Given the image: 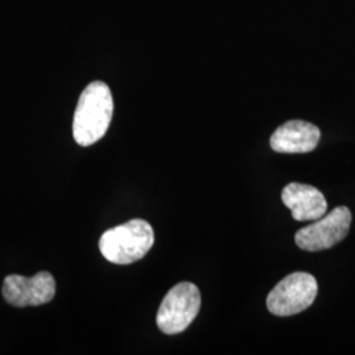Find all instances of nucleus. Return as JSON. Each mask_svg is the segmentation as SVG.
<instances>
[{"label":"nucleus","instance_id":"obj_3","mask_svg":"<svg viewBox=\"0 0 355 355\" xmlns=\"http://www.w3.org/2000/svg\"><path fill=\"white\" fill-rule=\"evenodd\" d=\"M202 305L199 288L189 283H179L167 292L157 313V325L165 334H178L187 329L196 318Z\"/></svg>","mask_w":355,"mask_h":355},{"label":"nucleus","instance_id":"obj_8","mask_svg":"<svg viewBox=\"0 0 355 355\" xmlns=\"http://www.w3.org/2000/svg\"><path fill=\"white\" fill-rule=\"evenodd\" d=\"M282 200L296 221H316L328 211L322 192L309 184L296 182L287 184L282 192Z\"/></svg>","mask_w":355,"mask_h":355},{"label":"nucleus","instance_id":"obj_7","mask_svg":"<svg viewBox=\"0 0 355 355\" xmlns=\"http://www.w3.org/2000/svg\"><path fill=\"white\" fill-rule=\"evenodd\" d=\"M320 137L321 132L316 125L303 120H290L272 133L270 146L277 153L286 154L313 152Z\"/></svg>","mask_w":355,"mask_h":355},{"label":"nucleus","instance_id":"obj_1","mask_svg":"<svg viewBox=\"0 0 355 355\" xmlns=\"http://www.w3.org/2000/svg\"><path fill=\"white\" fill-rule=\"evenodd\" d=\"M114 116V98L104 82H92L79 96L73 135L80 146H91L107 133Z\"/></svg>","mask_w":355,"mask_h":355},{"label":"nucleus","instance_id":"obj_5","mask_svg":"<svg viewBox=\"0 0 355 355\" xmlns=\"http://www.w3.org/2000/svg\"><path fill=\"white\" fill-rule=\"evenodd\" d=\"M352 212L341 205L320 217L313 224L296 232L295 242L305 252H321L333 248L349 234Z\"/></svg>","mask_w":355,"mask_h":355},{"label":"nucleus","instance_id":"obj_6","mask_svg":"<svg viewBox=\"0 0 355 355\" xmlns=\"http://www.w3.org/2000/svg\"><path fill=\"white\" fill-rule=\"evenodd\" d=\"M1 292L6 302L13 306H37L53 300L55 280L46 271H41L31 278L8 275L3 282Z\"/></svg>","mask_w":355,"mask_h":355},{"label":"nucleus","instance_id":"obj_2","mask_svg":"<svg viewBox=\"0 0 355 355\" xmlns=\"http://www.w3.org/2000/svg\"><path fill=\"white\" fill-rule=\"evenodd\" d=\"M153 245L152 225L145 220L135 218L104 232L99 241V249L108 262L130 265L149 253Z\"/></svg>","mask_w":355,"mask_h":355},{"label":"nucleus","instance_id":"obj_4","mask_svg":"<svg viewBox=\"0 0 355 355\" xmlns=\"http://www.w3.org/2000/svg\"><path fill=\"white\" fill-rule=\"evenodd\" d=\"M318 292V280L313 275L293 272L280 280L268 293L267 308L278 318L293 316L313 304Z\"/></svg>","mask_w":355,"mask_h":355}]
</instances>
